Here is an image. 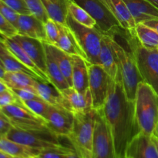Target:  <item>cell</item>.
I'll return each mask as SVG.
<instances>
[{
  "instance_id": "9c48e42d",
  "label": "cell",
  "mask_w": 158,
  "mask_h": 158,
  "mask_svg": "<svg viewBox=\"0 0 158 158\" xmlns=\"http://www.w3.org/2000/svg\"><path fill=\"white\" fill-rule=\"evenodd\" d=\"M0 110L13 127L24 131H49L46 120L26 107L23 101L3 106Z\"/></svg>"
},
{
  "instance_id": "8fae6325",
  "label": "cell",
  "mask_w": 158,
  "mask_h": 158,
  "mask_svg": "<svg viewBox=\"0 0 158 158\" xmlns=\"http://www.w3.org/2000/svg\"><path fill=\"white\" fill-rule=\"evenodd\" d=\"M89 70V89L93 100V108L100 110L104 106L109 88L110 77L101 66L87 61Z\"/></svg>"
},
{
  "instance_id": "3957f363",
  "label": "cell",
  "mask_w": 158,
  "mask_h": 158,
  "mask_svg": "<svg viewBox=\"0 0 158 158\" xmlns=\"http://www.w3.org/2000/svg\"><path fill=\"white\" fill-rule=\"evenodd\" d=\"M73 114L72 131L66 138L80 157L92 158L97 110L94 109L87 113Z\"/></svg>"
},
{
  "instance_id": "6da1fadb",
  "label": "cell",
  "mask_w": 158,
  "mask_h": 158,
  "mask_svg": "<svg viewBox=\"0 0 158 158\" xmlns=\"http://www.w3.org/2000/svg\"><path fill=\"white\" fill-rule=\"evenodd\" d=\"M100 111L112 134L117 158H124L127 146L140 130L135 117V103L127 97L120 70L110 80L107 97Z\"/></svg>"
},
{
  "instance_id": "ee69618b",
  "label": "cell",
  "mask_w": 158,
  "mask_h": 158,
  "mask_svg": "<svg viewBox=\"0 0 158 158\" xmlns=\"http://www.w3.org/2000/svg\"><path fill=\"white\" fill-rule=\"evenodd\" d=\"M9 87L6 85V83L3 81L2 80L0 79V93L3 92V91H6L7 89H9Z\"/></svg>"
},
{
  "instance_id": "5b68a950",
  "label": "cell",
  "mask_w": 158,
  "mask_h": 158,
  "mask_svg": "<svg viewBox=\"0 0 158 158\" xmlns=\"http://www.w3.org/2000/svg\"><path fill=\"white\" fill-rule=\"evenodd\" d=\"M112 45L117 54L118 60L119 70L121 74L122 82L124 88L125 94L128 100L135 101L137 86L143 82V78L140 73L134 55L128 52L112 37Z\"/></svg>"
},
{
  "instance_id": "4316f807",
  "label": "cell",
  "mask_w": 158,
  "mask_h": 158,
  "mask_svg": "<svg viewBox=\"0 0 158 158\" xmlns=\"http://www.w3.org/2000/svg\"><path fill=\"white\" fill-rule=\"evenodd\" d=\"M0 151L12 157L29 158L35 157L40 151L14 142L6 137H0Z\"/></svg>"
},
{
  "instance_id": "d6986e66",
  "label": "cell",
  "mask_w": 158,
  "mask_h": 158,
  "mask_svg": "<svg viewBox=\"0 0 158 158\" xmlns=\"http://www.w3.org/2000/svg\"><path fill=\"white\" fill-rule=\"evenodd\" d=\"M72 59L73 86L80 93H85L89 89V70L87 60L80 56L70 55Z\"/></svg>"
},
{
  "instance_id": "e575fe53",
  "label": "cell",
  "mask_w": 158,
  "mask_h": 158,
  "mask_svg": "<svg viewBox=\"0 0 158 158\" xmlns=\"http://www.w3.org/2000/svg\"><path fill=\"white\" fill-rule=\"evenodd\" d=\"M18 34L16 28L0 13V35L7 38H12Z\"/></svg>"
},
{
  "instance_id": "f35d334b",
  "label": "cell",
  "mask_w": 158,
  "mask_h": 158,
  "mask_svg": "<svg viewBox=\"0 0 158 158\" xmlns=\"http://www.w3.org/2000/svg\"><path fill=\"white\" fill-rule=\"evenodd\" d=\"M2 1L19 15L31 14L24 0H2Z\"/></svg>"
},
{
  "instance_id": "484cf974",
  "label": "cell",
  "mask_w": 158,
  "mask_h": 158,
  "mask_svg": "<svg viewBox=\"0 0 158 158\" xmlns=\"http://www.w3.org/2000/svg\"><path fill=\"white\" fill-rule=\"evenodd\" d=\"M38 80L29 74L16 72H6L3 78V81L10 89H29L35 91Z\"/></svg>"
},
{
  "instance_id": "30bf717a",
  "label": "cell",
  "mask_w": 158,
  "mask_h": 158,
  "mask_svg": "<svg viewBox=\"0 0 158 158\" xmlns=\"http://www.w3.org/2000/svg\"><path fill=\"white\" fill-rule=\"evenodd\" d=\"M92 158H117L112 134L100 110L96 116Z\"/></svg>"
},
{
  "instance_id": "7a4b0ae2",
  "label": "cell",
  "mask_w": 158,
  "mask_h": 158,
  "mask_svg": "<svg viewBox=\"0 0 158 158\" xmlns=\"http://www.w3.org/2000/svg\"><path fill=\"white\" fill-rule=\"evenodd\" d=\"M134 103L136 120L140 132L152 136L158 122V95L143 81L137 86Z\"/></svg>"
},
{
  "instance_id": "bcb514c9",
  "label": "cell",
  "mask_w": 158,
  "mask_h": 158,
  "mask_svg": "<svg viewBox=\"0 0 158 158\" xmlns=\"http://www.w3.org/2000/svg\"><path fill=\"white\" fill-rule=\"evenodd\" d=\"M152 136L155 138L158 139V122L157 123V124L155 125V127H154V131H153Z\"/></svg>"
},
{
  "instance_id": "7bdbcfd3",
  "label": "cell",
  "mask_w": 158,
  "mask_h": 158,
  "mask_svg": "<svg viewBox=\"0 0 158 158\" xmlns=\"http://www.w3.org/2000/svg\"><path fill=\"white\" fill-rule=\"evenodd\" d=\"M8 52V49L7 48H6V45L3 43L1 35H0V55H2V54L4 53V52Z\"/></svg>"
},
{
  "instance_id": "74e56055",
  "label": "cell",
  "mask_w": 158,
  "mask_h": 158,
  "mask_svg": "<svg viewBox=\"0 0 158 158\" xmlns=\"http://www.w3.org/2000/svg\"><path fill=\"white\" fill-rule=\"evenodd\" d=\"M20 102H22V100L12 92L10 88L7 90L0 93V108Z\"/></svg>"
},
{
  "instance_id": "cb8c5ba5",
  "label": "cell",
  "mask_w": 158,
  "mask_h": 158,
  "mask_svg": "<svg viewBox=\"0 0 158 158\" xmlns=\"http://www.w3.org/2000/svg\"><path fill=\"white\" fill-rule=\"evenodd\" d=\"M43 45H44L46 56V72L50 83L60 92L63 89H67L68 87H70L69 83L65 78L56 61L54 59L50 49L48 47L47 43H43Z\"/></svg>"
},
{
  "instance_id": "f6af8a7d",
  "label": "cell",
  "mask_w": 158,
  "mask_h": 158,
  "mask_svg": "<svg viewBox=\"0 0 158 158\" xmlns=\"http://www.w3.org/2000/svg\"><path fill=\"white\" fill-rule=\"evenodd\" d=\"M67 158H81V157L79 156V154H77V153L75 151V150H74V151H73L72 152L69 153Z\"/></svg>"
},
{
  "instance_id": "b9f144b4",
  "label": "cell",
  "mask_w": 158,
  "mask_h": 158,
  "mask_svg": "<svg viewBox=\"0 0 158 158\" xmlns=\"http://www.w3.org/2000/svg\"><path fill=\"white\" fill-rule=\"evenodd\" d=\"M143 23L147 25L148 26H149V27L152 28L153 29H154V30L157 31L158 32V19H154L149 20V21H147Z\"/></svg>"
},
{
  "instance_id": "277c9868",
  "label": "cell",
  "mask_w": 158,
  "mask_h": 158,
  "mask_svg": "<svg viewBox=\"0 0 158 158\" xmlns=\"http://www.w3.org/2000/svg\"><path fill=\"white\" fill-rule=\"evenodd\" d=\"M125 38L143 82L148 83L158 95V49L143 47L132 32L127 31Z\"/></svg>"
},
{
  "instance_id": "d4e9b609",
  "label": "cell",
  "mask_w": 158,
  "mask_h": 158,
  "mask_svg": "<svg viewBox=\"0 0 158 158\" xmlns=\"http://www.w3.org/2000/svg\"><path fill=\"white\" fill-rule=\"evenodd\" d=\"M49 19L60 24L66 25L69 0H41Z\"/></svg>"
},
{
  "instance_id": "603a6c76",
  "label": "cell",
  "mask_w": 158,
  "mask_h": 158,
  "mask_svg": "<svg viewBox=\"0 0 158 158\" xmlns=\"http://www.w3.org/2000/svg\"><path fill=\"white\" fill-rule=\"evenodd\" d=\"M35 90L38 95L51 106L66 108L72 111L70 106L68 103L67 100L63 97L62 93L51 83L38 80L35 86Z\"/></svg>"
},
{
  "instance_id": "c3c4849f",
  "label": "cell",
  "mask_w": 158,
  "mask_h": 158,
  "mask_svg": "<svg viewBox=\"0 0 158 158\" xmlns=\"http://www.w3.org/2000/svg\"><path fill=\"white\" fill-rule=\"evenodd\" d=\"M12 156L9 155V154H6V153L2 152L0 151V158H12Z\"/></svg>"
},
{
  "instance_id": "5bb4252c",
  "label": "cell",
  "mask_w": 158,
  "mask_h": 158,
  "mask_svg": "<svg viewBox=\"0 0 158 158\" xmlns=\"http://www.w3.org/2000/svg\"><path fill=\"white\" fill-rule=\"evenodd\" d=\"M12 39L22 46L40 70L47 76L46 50L43 42L19 34L12 37Z\"/></svg>"
},
{
  "instance_id": "44dd1931",
  "label": "cell",
  "mask_w": 158,
  "mask_h": 158,
  "mask_svg": "<svg viewBox=\"0 0 158 158\" xmlns=\"http://www.w3.org/2000/svg\"><path fill=\"white\" fill-rule=\"evenodd\" d=\"M1 36L7 49L13 56H15L19 61L23 63L25 66L29 68L31 70L33 71L43 82L50 83L49 77L40 70V68L35 65V63L32 61V59L29 56L26 51L22 48V46L17 42H15L12 38H7V37L2 36V35Z\"/></svg>"
},
{
  "instance_id": "52a82bcc",
  "label": "cell",
  "mask_w": 158,
  "mask_h": 158,
  "mask_svg": "<svg viewBox=\"0 0 158 158\" xmlns=\"http://www.w3.org/2000/svg\"><path fill=\"white\" fill-rule=\"evenodd\" d=\"M66 25L73 32L79 45L86 56V60L92 64L100 65V52L103 33L95 27L89 28L77 23L69 13Z\"/></svg>"
},
{
  "instance_id": "f907efd6",
  "label": "cell",
  "mask_w": 158,
  "mask_h": 158,
  "mask_svg": "<svg viewBox=\"0 0 158 158\" xmlns=\"http://www.w3.org/2000/svg\"><path fill=\"white\" fill-rule=\"evenodd\" d=\"M152 137H153V136H152ZM153 139H154V143H155L156 146H157V151H158V139L155 138V137H153Z\"/></svg>"
},
{
  "instance_id": "ffe728a7",
  "label": "cell",
  "mask_w": 158,
  "mask_h": 158,
  "mask_svg": "<svg viewBox=\"0 0 158 158\" xmlns=\"http://www.w3.org/2000/svg\"><path fill=\"white\" fill-rule=\"evenodd\" d=\"M62 94L67 100L73 113H87L94 110L93 100L90 91L80 93L73 87H68L61 91Z\"/></svg>"
},
{
  "instance_id": "f1b7e54d",
  "label": "cell",
  "mask_w": 158,
  "mask_h": 158,
  "mask_svg": "<svg viewBox=\"0 0 158 158\" xmlns=\"http://www.w3.org/2000/svg\"><path fill=\"white\" fill-rule=\"evenodd\" d=\"M48 47L50 49L54 59L56 61L59 67L61 69L62 73L64 75L65 78L66 79L67 82L70 87L73 86L72 82V70H73V64L71 56L67 54L66 52H63V50L58 48L54 45L49 44L47 43Z\"/></svg>"
},
{
  "instance_id": "8992f818",
  "label": "cell",
  "mask_w": 158,
  "mask_h": 158,
  "mask_svg": "<svg viewBox=\"0 0 158 158\" xmlns=\"http://www.w3.org/2000/svg\"><path fill=\"white\" fill-rule=\"evenodd\" d=\"M6 137L24 146L38 150H66L59 141V137L49 131H24L12 127Z\"/></svg>"
},
{
  "instance_id": "7dc6e473",
  "label": "cell",
  "mask_w": 158,
  "mask_h": 158,
  "mask_svg": "<svg viewBox=\"0 0 158 158\" xmlns=\"http://www.w3.org/2000/svg\"><path fill=\"white\" fill-rule=\"evenodd\" d=\"M6 71L5 70L4 68L0 65V79H1V80H3V78H4V76H5V73H6Z\"/></svg>"
},
{
  "instance_id": "ac0fdd59",
  "label": "cell",
  "mask_w": 158,
  "mask_h": 158,
  "mask_svg": "<svg viewBox=\"0 0 158 158\" xmlns=\"http://www.w3.org/2000/svg\"><path fill=\"white\" fill-rule=\"evenodd\" d=\"M108 10L117 19L125 31H131L137 26L123 0H100Z\"/></svg>"
},
{
  "instance_id": "e0dca14e",
  "label": "cell",
  "mask_w": 158,
  "mask_h": 158,
  "mask_svg": "<svg viewBox=\"0 0 158 158\" xmlns=\"http://www.w3.org/2000/svg\"><path fill=\"white\" fill-rule=\"evenodd\" d=\"M136 23L158 19V8L148 0H123Z\"/></svg>"
},
{
  "instance_id": "681fc988",
  "label": "cell",
  "mask_w": 158,
  "mask_h": 158,
  "mask_svg": "<svg viewBox=\"0 0 158 158\" xmlns=\"http://www.w3.org/2000/svg\"><path fill=\"white\" fill-rule=\"evenodd\" d=\"M148 1L151 2L153 5H154L156 7L158 8V0H148Z\"/></svg>"
},
{
  "instance_id": "816d5d0a",
  "label": "cell",
  "mask_w": 158,
  "mask_h": 158,
  "mask_svg": "<svg viewBox=\"0 0 158 158\" xmlns=\"http://www.w3.org/2000/svg\"><path fill=\"white\" fill-rule=\"evenodd\" d=\"M0 65H1V66H2V67H3V64H2V62L1 59H0ZM3 68H4V67H3Z\"/></svg>"
},
{
  "instance_id": "7c38bea8",
  "label": "cell",
  "mask_w": 158,
  "mask_h": 158,
  "mask_svg": "<svg viewBox=\"0 0 158 158\" xmlns=\"http://www.w3.org/2000/svg\"><path fill=\"white\" fill-rule=\"evenodd\" d=\"M74 114L66 108L52 106L46 118L49 131L58 137H67L72 131Z\"/></svg>"
},
{
  "instance_id": "ab89813d",
  "label": "cell",
  "mask_w": 158,
  "mask_h": 158,
  "mask_svg": "<svg viewBox=\"0 0 158 158\" xmlns=\"http://www.w3.org/2000/svg\"><path fill=\"white\" fill-rule=\"evenodd\" d=\"M12 92L22 100V101H26V100H35V99H40L41 97L38 95L36 91L32 90L29 89H11Z\"/></svg>"
},
{
  "instance_id": "db71d44e",
  "label": "cell",
  "mask_w": 158,
  "mask_h": 158,
  "mask_svg": "<svg viewBox=\"0 0 158 158\" xmlns=\"http://www.w3.org/2000/svg\"><path fill=\"white\" fill-rule=\"evenodd\" d=\"M29 158H38V157H37V156H35V157H29Z\"/></svg>"
},
{
  "instance_id": "f546056e",
  "label": "cell",
  "mask_w": 158,
  "mask_h": 158,
  "mask_svg": "<svg viewBox=\"0 0 158 158\" xmlns=\"http://www.w3.org/2000/svg\"><path fill=\"white\" fill-rule=\"evenodd\" d=\"M0 59H1L2 62L3 67H4L5 70L6 72H16V73H24L29 74V75L32 76L37 80L43 81L32 70H31L29 68L25 66L23 63L19 61L15 56L12 55L10 52H4L2 55H0Z\"/></svg>"
},
{
  "instance_id": "4fadbf2b",
  "label": "cell",
  "mask_w": 158,
  "mask_h": 158,
  "mask_svg": "<svg viewBox=\"0 0 158 158\" xmlns=\"http://www.w3.org/2000/svg\"><path fill=\"white\" fill-rule=\"evenodd\" d=\"M124 158H158V151L152 136L140 132L127 146Z\"/></svg>"
},
{
  "instance_id": "2e32d148",
  "label": "cell",
  "mask_w": 158,
  "mask_h": 158,
  "mask_svg": "<svg viewBox=\"0 0 158 158\" xmlns=\"http://www.w3.org/2000/svg\"><path fill=\"white\" fill-rule=\"evenodd\" d=\"M112 37L114 36L103 34L99 60L100 66H102L111 79H114L119 71V65L117 54L114 51L111 41Z\"/></svg>"
},
{
  "instance_id": "60d3db41",
  "label": "cell",
  "mask_w": 158,
  "mask_h": 158,
  "mask_svg": "<svg viewBox=\"0 0 158 158\" xmlns=\"http://www.w3.org/2000/svg\"><path fill=\"white\" fill-rule=\"evenodd\" d=\"M12 125L3 114H0V137H6Z\"/></svg>"
},
{
  "instance_id": "8d00e7d4",
  "label": "cell",
  "mask_w": 158,
  "mask_h": 158,
  "mask_svg": "<svg viewBox=\"0 0 158 158\" xmlns=\"http://www.w3.org/2000/svg\"><path fill=\"white\" fill-rule=\"evenodd\" d=\"M74 151L73 148L66 150H46L40 151L38 158H67L69 153Z\"/></svg>"
},
{
  "instance_id": "9f6ffc18",
  "label": "cell",
  "mask_w": 158,
  "mask_h": 158,
  "mask_svg": "<svg viewBox=\"0 0 158 158\" xmlns=\"http://www.w3.org/2000/svg\"></svg>"
},
{
  "instance_id": "d590c367",
  "label": "cell",
  "mask_w": 158,
  "mask_h": 158,
  "mask_svg": "<svg viewBox=\"0 0 158 158\" xmlns=\"http://www.w3.org/2000/svg\"><path fill=\"white\" fill-rule=\"evenodd\" d=\"M0 13L7 19L15 28L17 26V22H18L19 15V14L17 13L14 11L12 8L9 7L7 4L4 2L2 0H0Z\"/></svg>"
},
{
  "instance_id": "836d02e7",
  "label": "cell",
  "mask_w": 158,
  "mask_h": 158,
  "mask_svg": "<svg viewBox=\"0 0 158 158\" xmlns=\"http://www.w3.org/2000/svg\"><path fill=\"white\" fill-rule=\"evenodd\" d=\"M45 32L46 35L47 43L56 46L58 41L60 35V29H59L58 23L55 21L49 19L46 23H44Z\"/></svg>"
},
{
  "instance_id": "7402d4cb",
  "label": "cell",
  "mask_w": 158,
  "mask_h": 158,
  "mask_svg": "<svg viewBox=\"0 0 158 158\" xmlns=\"http://www.w3.org/2000/svg\"><path fill=\"white\" fill-rule=\"evenodd\" d=\"M60 29V35L56 45L63 52H66L69 55L80 56L85 60H86V56L79 45L73 32L67 25H63L58 23Z\"/></svg>"
},
{
  "instance_id": "11a10c76",
  "label": "cell",
  "mask_w": 158,
  "mask_h": 158,
  "mask_svg": "<svg viewBox=\"0 0 158 158\" xmlns=\"http://www.w3.org/2000/svg\"><path fill=\"white\" fill-rule=\"evenodd\" d=\"M2 114V113L1 110H0V114Z\"/></svg>"
},
{
  "instance_id": "4dcf8cb0",
  "label": "cell",
  "mask_w": 158,
  "mask_h": 158,
  "mask_svg": "<svg viewBox=\"0 0 158 158\" xmlns=\"http://www.w3.org/2000/svg\"><path fill=\"white\" fill-rule=\"evenodd\" d=\"M68 13L80 24L89 28L96 26V21L90 16L84 9L77 5L74 2L69 0L68 2Z\"/></svg>"
},
{
  "instance_id": "83f0119b",
  "label": "cell",
  "mask_w": 158,
  "mask_h": 158,
  "mask_svg": "<svg viewBox=\"0 0 158 158\" xmlns=\"http://www.w3.org/2000/svg\"><path fill=\"white\" fill-rule=\"evenodd\" d=\"M132 32L143 47L149 49H158V32L143 23L137 24Z\"/></svg>"
},
{
  "instance_id": "f5cc1de1",
  "label": "cell",
  "mask_w": 158,
  "mask_h": 158,
  "mask_svg": "<svg viewBox=\"0 0 158 158\" xmlns=\"http://www.w3.org/2000/svg\"><path fill=\"white\" fill-rule=\"evenodd\" d=\"M12 158H23V157H12Z\"/></svg>"
},
{
  "instance_id": "9a60e30c",
  "label": "cell",
  "mask_w": 158,
  "mask_h": 158,
  "mask_svg": "<svg viewBox=\"0 0 158 158\" xmlns=\"http://www.w3.org/2000/svg\"><path fill=\"white\" fill-rule=\"evenodd\" d=\"M16 29L19 35L47 43L44 23L32 14L19 15Z\"/></svg>"
},
{
  "instance_id": "1f68e13d",
  "label": "cell",
  "mask_w": 158,
  "mask_h": 158,
  "mask_svg": "<svg viewBox=\"0 0 158 158\" xmlns=\"http://www.w3.org/2000/svg\"><path fill=\"white\" fill-rule=\"evenodd\" d=\"M23 103H24L26 107L29 108L34 114L41 117L44 120H46V117H47L48 114H49V110L52 107L50 104L46 103L42 98L26 100V101H23Z\"/></svg>"
},
{
  "instance_id": "ba28073f",
  "label": "cell",
  "mask_w": 158,
  "mask_h": 158,
  "mask_svg": "<svg viewBox=\"0 0 158 158\" xmlns=\"http://www.w3.org/2000/svg\"><path fill=\"white\" fill-rule=\"evenodd\" d=\"M84 9L96 21L95 28L101 33L115 37L124 29L100 0H71ZM125 31V30H124Z\"/></svg>"
},
{
  "instance_id": "d6a6232c",
  "label": "cell",
  "mask_w": 158,
  "mask_h": 158,
  "mask_svg": "<svg viewBox=\"0 0 158 158\" xmlns=\"http://www.w3.org/2000/svg\"><path fill=\"white\" fill-rule=\"evenodd\" d=\"M24 1L29 8L31 14L35 15L43 23H46L49 19V17L43 7L41 0H24Z\"/></svg>"
}]
</instances>
